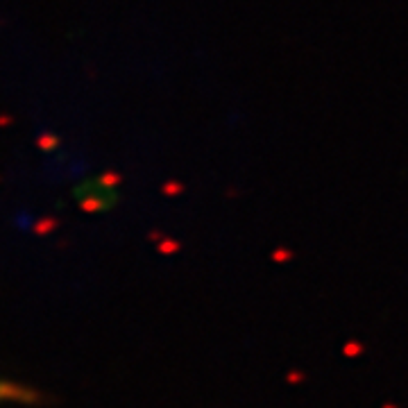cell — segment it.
Listing matches in <instances>:
<instances>
[{
  "mask_svg": "<svg viewBox=\"0 0 408 408\" xmlns=\"http://www.w3.org/2000/svg\"><path fill=\"white\" fill-rule=\"evenodd\" d=\"M39 399L34 390L23 388V385L0 379V402H19V404H32Z\"/></svg>",
  "mask_w": 408,
  "mask_h": 408,
  "instance_id": "6da1fadb",
  "label": "cell"
}]
</instances>
